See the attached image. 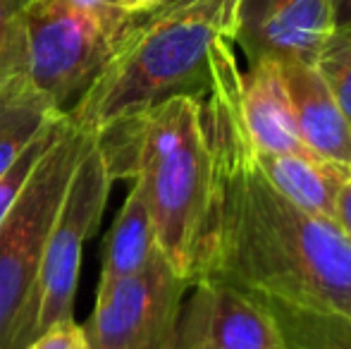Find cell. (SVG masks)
Returning <instances> with one entry per match:
<instances>
[{"mask_svg": "<svg viewBox=\"0 0 351 349\" xmlns=\"http://www.w3.org/2000/svg\"><path fill=\"white\" fill-rule=\"evenodd\" d=\"M199 96L213 180L191 285L215 280L351 313L349 234L291 204L263 173L241 115V70L230 38L213 43Z\"/></svg>", "mask_w": 351, "mask_h": 349, "instance_id": "cell-1", "label": "cell"}, {"mask_svg": "<svg viewBox=\"0 0 351 349\" xmlns=\"http://www.w3.org/2000/svg\"><path fill=\"white\" fill-rule=\"evenodd\" d=\"M96 141L112 182H141L158 249L191 285L213 180L201 96L162 98L103 127Z\"/></svg>", "mask_w": 351, "mask_h": 349, "instance_id": "cell-2", "label": "cell"}, {"mask_svg": "<svg viewBox=\"0 0 351 349\" xmlns=\"http://www.w3.org/2000/svg\"><path fill=\"white\" fill-rule=\"evenodd\" d=\"M239 0H167L139 14L103 72L70 108L84 132H101L175 93H201L210 48L234 36Z\"/></svg>", "mask_w": 351, "mask_h": 349, "instance_id": "cell-3", "label": "cell"}, {"mask_svg": "<svg viewBox=\"0 0 351 349\" xmlns=\"http://www.w3.org/2000/svg\"><path fill=\"white\" fill-rule=\"evenodd\" d=\"M91 139L93 132H84L67 117L58 139L32 170L10 213L0 220V349H12L14 345L22 313L41 270L48 232L74 168Z\"/></svg>", "mask_w": 351, "mask_h": 349, "instance_id": "cell-4", "label": "cell"}, {"mask_svg": "<svg viewBox=\"0 0 351 349\" xmlns=\"http://www.w3.org/2000/svg\"><path fill=\"white\" fill-rule=\"evenodd\" d=\"M139 14L96 17L53 3L24 8V75L60 110L96 82Z\"/></svg>", "mask_w": 351, "mask_h": 349, "instance_id": "cell-5", "label": "cell"}, {"mask_svg": "<svg viewBox=\"0 0 351 349\" xmlns=\"http://www.w3.org/2000/svg\"><path fill=\"white\" fill-rule=\"evenodd\" d=\"M112 177L98 151L93 134L67 184L65 199L58 210L43 249L41 270L22 313L12 349H24L38 335L58 323L74 321L79 270H82L84 244L93 234L110 196Z\"/></svg>", "mask_w": 351, "mask_h": 349, "instance_id": "cell-6", "label": "cell"}, {"mask_svg": "<svg viewBox=\"0 0 351 349\" xmlns=\"http://www.w3.org/2000/svg\"><path fill=\"white\" fill-rule=\"evenodd\" d=\"M189 282L160 252L130 278L96 289V304L82 326L88 349H162Z\"/></svg>", "mask_w": 351, "mask_h": 349, "instance_id": "cell-7", "label": "cell"}, {"mask_svg": "<svg viewBox=\"0 0 351 349\" xmlns=\"http://www.w3.org/2000/svg\"><path fill=\"white\" fill-rule=\"evenodd\" d=\"M189 289L162 349H280L273 318L249 292L215 280Z\"/></svg>", "mask_w": 351, "mask_h": 349, "instance_id": "cell-8", "label": "cell"}, {"mask_svg": "<svg viewBox=\"0 0 351 349\" xmlns=\"http://www.w3.org/2000/svg\"><path fill=\"white\" fill-rule=\"evenodd\" d=\"M332 34V0H239L232 43L244 51L249 65H315Z\"/></svg>", "mask_w": 351, "mask_h": 349, "instance_id": "cell-9", "label": "cell"}, {"mask_svg": "<svg viewBox=\"0 0 351 349\" xmlns=\"http://www.w3.org/2000/svg\"><path fill=\"white\" fill-rule=\"evenodd\" d=\"M301 144L351 168V125L315 65L282 62Z\"/></svg>", "mask_w": 351, "mask_h": 349, "instance_id": "cell-10", "label": "cell"}, {"mask_svg": "<svg viewBox=\"0 0 351 349\" xmlns=\"http://www.w3.org/2000/svg\"><path fill=\"white\" fill-rule=\"evenodd\" d=\"M241 115L246 132L261 154L306 149L296 130L280 62L258 60L241 72Z\"/></svg>", "mask_w": 351, "mask_h": 349, "instance_id": "cell-11", "label": "cell"}, {"mask_svg": "<svg viewBox=\"0 0 351 349\" xmlns=\"http://www.w3.org/2000/svg\"><path fill=\"white\" fill-rule=\"evenodd\" d=\"M258 160L268 180L291 204L337 223V204L351 182V168L330 160L311 149L287 154H261Z\"/></svg>", "mask_w": 351, "mask_h": 349, "instance_id": "cell-12", "label": "cell"}, {"mask_svg": "<svg viewBox=\"0 0 351 349\" xmlns=\"http://www.w3.org/2000/svg\"><path fill=\"white\" fill-rule=\"evenodd\" d=\"M158 252L160 249H158L146 194H143L141 182L132 180L130 194L103 242V268L96 289L139 273L156 258Z\"/></svg>", "mask_w": 351, "mask_h": 349, "instance_id": "cell-13", "label": "cell"}, {"mask_svg": "<svg viewBox=\"0 0 351 349\" xmlns=\"http://www.w3.org/2000/svg\"><path fill=\"white\" fill-rule=\"evenodd\" d=\"M270 313L280 335V349H351V313L315 304L254 294Z\"/></svg>", "mask_w": 351, "mask_h": 349, "instance_id": "cell-14", "label": "cell"}, {"mask_svg": "<svg viewBox=\"0 0 351 349\" xmlns=\"http://www.w3.org/2000/svg\"><path fill=\"white\" fill-rule=\"evenodd\" d=\"M58 112L24 72L0 82V177Z\"/></svg>", "mask_w": 351, "mask_h": 349, "instance_id": "cell-15", "label": "cell"}, {"mask_svg": "<svg viewBox=\"0 0 351 349\" xmlns=\"http://www.w3.org/2000/svg\"><path fill=\"white\" fill-rule=\"evenodd\" d=\"M67 117H70L67 112H58V115L53 117V120L48 122V125L43 127V130L38 132L32 141H29L27 149H24L22 154L17 156V160L8 168V173L0 177V220L10 213V208L14 206L17 196L22 194V189H24V184H27L29 175H32V170L36 168V163L41 160V156L46 154V151L51 149L53 141L58 139V134H60L62 127H65Z\"/></svg>", "mask_w": 351, "mask_h": 349, "instance_id": "cell-16", "label": "cell"}, {"mask_svg": "<svg viewBox=\"0 0 351 349\" xmlns=\"http://www.w3.org/2000/svg\"><path fill=\"white\" fill-rule=\"evenodd\" d=\"M315 70L351 125V34H332L315 60Z\"/></svg>", "mask_w": 351, "mask_h": 349, "instance_id": "cell-17", "label": "cell"}, {"mask_svg": "<svg viewBox=\"0 0 351 349\" xmlns=\"http://www.w3.org/2000/svg\"><path fill=\"white\" fill-rule=\"evenodd\" d=\"M29 0H0V82L24 72V8Z\"/></svg>", "mask_w": 351, "mask_h": 349, "instance_id": "cell-18", "label": "cell"}, {"mask_svg": "<svg viewBox=\"0 0 351 349\" xmlns=\"http://www.w3.org/2000/svg\"><path fill=\"white\" fill-rule=\"evenodd\" d=\"M84 342L82 326L74 321L58 323V326L48 328L43 335H38L34 342H29L24 349H77Z\"/></svg>", "mask_w": 351, "mask_h": 349, "instance_id": "cell-19", "label": "cell"}, {"mask_svg": "<svg viewBox=\"0 0 351 349\" xmlns=\"http://www.w3.org/2000/svg\"><path fill=\"white\" fill-rule=\"evenodd\" d=\"M38 3L65 5V8L82 10V12H91L96 17H117V14L127 12V10H122V0H38Z\"/></svg>", "mask_w": 351, "mask_h": 349, "instance_id": "cell-20", "label": "cell"}, {"mask_svg": "<svg viewBox=\"0 0 351 349\" xmlns=\"http://www.w3.org/2000/svg\"><path fill=\"white\" fill-rule=\"evenodd\" d=\"M335 34H351V0H332Z\"/></svg>", "mask_w": 351, "mask_h": 349, "instance_id": "cell-21", "label": "cell"}, {"mask_svg": "<svg viewBox=\"0 0 351 349\" xmlns=\"http://www.w3.org/2000/svg\"><path fill=\"white\" fill-rule=\"evenodd\" d=\"M337 223L342 225V230L349 234L351 239V182L344 186L342 196H339V204H337Z\"/></svg>", "mask_w": 351, "mask_h": 349, "instance_id": "cell-22", "label": "cell"}, {"mask_svg": "<svg viewBox=\"0 0 351 349\" xmlns=\"http://www.w3.org/2000/svg\"><path fill=\"white\" fill-rule=\"evenodd\" d=\"M165 3L167 0H122V10H127L130 14H146Z\"/></svg>", "mask_w": 351, "mask_h": 349, "instance_id": "cell-23", "label": "cell"}, {"mask_svg": "<svg viewBox=\"0 0 351 349\" xmlns=\"http://www.w3.org/2000/svg\"><path fill=\"white\" fill-rule=\"evenodd\" d=\"M77 349H88V347H86V342H82V345H79Z\"/></svg>", "mask_w": 351, "mask_h": 349, "instance_id": "cell-24", "label": "cell"}]
</instances>
